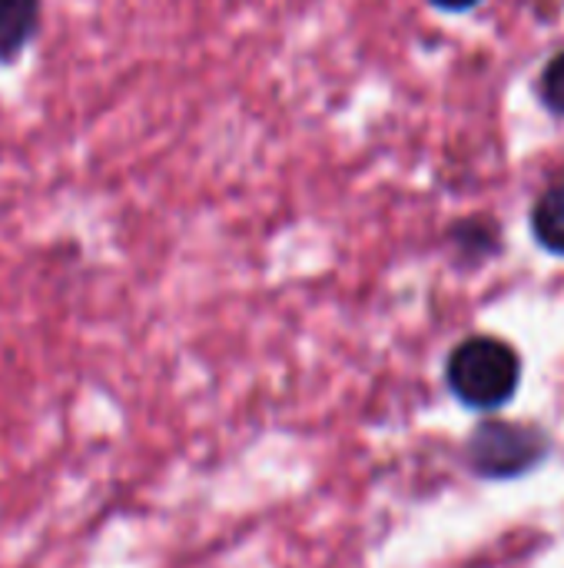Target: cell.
I'll use <instances>...</instances> for the list:
<instances>
[{"instance_id": "cell-1", "label": "cell", "mask_w": 564, "mask_h": 568, "mask_svg": "<svg viewBox=\"0 0 564 568\" xmlns=\"http://www.w3.org/2000/svg\"><path fill=\"white\" fill-rule=\"evenodd\" d=\"M519 379H522L519 353L492 336L465 339L449 359V386L469 409L492 413L505 406L515 396Z\"/></svg>"}, {"instance_id": "cell-2", "label": "cell", "mask_w": 564, "mask_h": 568, "mask_svg": "<svg viewBox=\"0 0 564 568\" xmlns=\"http://www.w3.org/2000/svg\"><path fill=\"white\" fill-rule=\"evenodd\" d=\"M548 453V439L539 429L519 423H482L469 439V466L485 479H515L532 473Z\"/></svg>"}, {"instance_id": "cell-3", "label": "cell", "mask_w": 564, "mask_h": 568, "mask_svg": "<svg viewBox=\"0 0 564 568\" xmlns=\"http://www.w3.org/2000/svg\"><path fill=\"white\" fill-rule=\"evenodd\" d=\"M40 30V0H0V63L20 60Z\"/></svg>"}, {"instance_id": "cell-4", "label": "cell", "mask_w": 564, "mask_h": 568, "mask_svg": "<svg viewBox=\"0 0 564 568\" xmlns=\"http://www.w3.org/2000/svg\"><path fill=\"white\" fill-rule=\"evenodd\" d=\"M532 230L545 250L564 256V183L548 186L539 196V203L532 210Z\"/></svg>"}, {"instance_id": "cell-5", "label": "cell", "mask_w": 564, "mask_h": 568, "mask_svg": "<svg viewBox=\"0 0 564 568\" xmlns=\"http://www.w3.org/2000/svg\"><path fill=\"white\" fill-rule=\"evenodd\" d=\"M542 100H545L548 110H555V113L564 116V53H558L548 63V70L542 77Z\"/></svg>"}, {"instance_id": "cell-6", "label": "cell", "mask_w": 564, "mask_h": 568, "mask_svg": "<svg viewBox=\"0 0 564 568\" xmlns=\"http://www.w3.org/2000/svg\"><path fill=\"white\" fill-rule=\"evenodd\" d=\"M435 7H442V10H469V7H475L479 0H432Z\"/></svg>"}]
</instances>
